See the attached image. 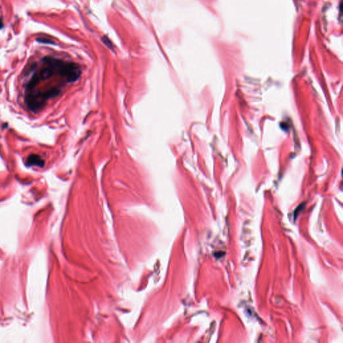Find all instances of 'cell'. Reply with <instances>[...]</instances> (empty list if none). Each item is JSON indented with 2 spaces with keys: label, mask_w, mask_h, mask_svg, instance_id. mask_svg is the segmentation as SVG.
<instances>
[{
  "label": "cell",
  "mask_w": 343,
  "mask_h": 343,
  "mask_svg": "<svg viewBox=\"0 0 343 343\" xmlns=\"http://www.w3.org/2000/svg\"><path fill=\"white\" fill-rule=\"evenodd\" d=\"M42 68L36 71L34 64L28 70V80L24 82V90L30 89L43 82H46L35 91L24 96V101L29 110L36 112L46 105L49 99L55 98L50 87L48 82L52 77H61L67 78L71 82L79 78L81 71L78 65L67 63L53 57H46L43 59Z\"/></svg>",
  "instance_id": "1"
}]
</instances>
